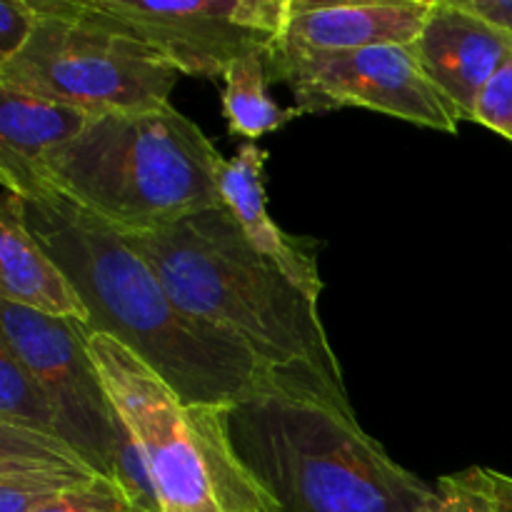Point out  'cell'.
Wrapping results in <instances>:
<instances>
[{"instance_id":"cell-2","label":"cell","mask_w":512,"mask_h":512,"mask_svg":"<svg viewBox=\"0 0 512 512\" xmlns=\"http://www.w3.org/2000/svg\"><path fill=\"white\" fill-rule=\"evenodd\" d=\"M125 238L178 308L248 350L285 393L355 415L318 300L248 243L225 205Z\"/></svg>"},{"instance_id":"cell-3","label":"cell","mask_w":512,"mask_h":512,"mask_svg":"<svg viewBox=\"0 0 512 512\" xmlns=\"http://www.w3.org/2000/svg\"><path fill=\"white\" fill-rule=\"evenodd\" d=\"M223 420L235 458L278 512H420L433 498L355 415L325 403L263 393Z\"/></svg>"},{"instance_id":"cell-11","label":"cell","mask_w":512,"mask_h":512,"mask_svg":"<svg viewBox=\"0 0 512 512\" xmlns=\"http://www.w3.org/2000/svg\"><path fill=\"white\" fill-rule=\"evenodd\" d=\"M433 3L435 0H288V18L273 48L288 53H325L378 45H413Z\"/></svg>"},{"instance_id":"cell-12","label":"cell","mask_w":512,"mask_h":512,"mask_svg":"<svg viewBox=\"0 0 512 512\" xmlns=\"http://www.w3.org/2000/svg\"><path fill=\"white\" fill-rule=\"evenodd\" d=\"M265 160L268 150L258 143H243L233 158H223L218 165V193L220 203L230 210L235 223L240 225L248 243L263 258L278 265L298 288L310 298L320 300L323 280H320L318 260L313 250L305 248L303 240L293 238L278 228L268 210L265 195Z\"/></svg>"},{"instance_id":"cell-18","label":"cell","mask_w":512,"mask_h":512,"mask_svg":"<svg viewBox=\"0 0 512 512\" xmlns=\"http://www.w3.org/2000/svg\"><path fill=\"white\" fill-rule=\"evenodd\" d=\"M493 470L473 465L460 473L445 475L433 488V498L420 512H493Z\"/></svg>"},{"instance_id":"cell-23","label":"cell","mask_w":512,"mask_h":512,"mask_svg":"<svg viewBox=\"0 0 512 512\" xmlns=\"http://www.w3.org/2000/svg\"><path fill=\"white\" fill-rule=\"evenodd\" d=\"M493 493H495L493 512H512V475L493 470Z\"/></svg>"},{"instance_id":"cell-4","label":"cell","mask_w":512,"mask_h":512,"mask_svg":"<svg viewBox=\"0 0 512 512\" xmlns=\"http://www.w3.org/2000/svg\"><path fill=\"white\" fill-rule=\"evenodd\" d=\"M220 160L200 125L168 103L98 115L38 170L75 205L138 235L223 205Z\"/></svg>"},{"instance_id":"cell-19","label":"cell","mask_w":512,"mask_h":512,"mask_svg":"<svg viewBox=\"0 0 512 512\" xmlns=\"http://www.w3.org/2000/svg\"><path fill=\"white\" fill-rule=\"evenodd\" d=\"M35 512H143L130 495L108 475H98L90 483L60 495L53 503Z\"/></svg>"},{"instance_id":"cell-16","label":"cell","mask_w":512,"mask_h":512,"mask_svg":"<svg viewBox=\"0 0 512 512\" xmlns=\"http://www.w3.org/2000/svg\"><path fill=\"white\" fill-rule=\"evenodd\" d=\"M265 55H250L230 65L223 75V113L230 133L255 143L263 135L285 128L290 120L305 115L300 108H280L268 93Z\"/></svg>"},{"instance_id":"cell-7","label":"cell","mask_w":512,"mask_h":512,"mask_svg":"<svg viewBox=\"0 0 512 512\" xmlns=\"http://www.w3.org/2000/svg\"><path fill=\"white\" fill-rule=\"evenodd\" d=\"M265 68L270 83L288 85L295 108L305 115L365 108L443 133H458L463 123L453 103L430 83L410 45L325 53L270 48Z\"/></svg>"},{"instance_id":"cell-5","label":"cell","mask_w":512,"mask_h":512,"mask_svg":"<svg viewBox=\"0 0 512 512\" xmlns=\"http://www.w3.org/2000/svg\"><path fill=\"white\" fill-rule=\"evenodd\" d=\"M98 373L145 455L160 512H278L235 458L225 408H188L125 345L85 335Z\"/></svg>"},{"instance_id":"cell-6","label":"cell","mask_w":512,"mask_h":512,"mask_svg":"<svg viewBox=\"0 0 512 512\" xmlns=\"http://www.w3.org/2000/svg\"><path fill=\"white\" fill-rule=\"evenodd\" d=\"M35 8L38 30L10 63L0 65V85L95 118L170 103L180 73L158 55L85 13L78 0H35Z\"/></svg>"},{"instance_id":"cell-14","label":"cell","mask_w":512,"mask_h":512,"mask_svg":"<svg viewBox=\"0 0 512 512\" xmlns=\"http://www.w3.org/2000/svg\"><path fill=\"white\" fill-rule=\"evenodd\" d=\"M98 475L68 440L0 425V512H35Z\"/></svg>"},{"instance_id":"cell-1","label":"cell","mask_w":512,"mask_h":512,"mask_svg":"<svg viewBox=\"0 0 512 512\" xmlns=\"http://www.w3.org/2000/svg\"><path fill=\"white\" fill-rule=\"evenodd\" d=\"M0 183L20 195L28 228L83 298L90 313L85 335L118 340L188 408H230L285 393L248 350L178 308L120 230L58 193L38 168L0 158Z\"/></svg>"},{"instance_id":"cell-17","label":"cell","mask_w":512,"mask_h":512,"mask_svg":"<svg viewBox=\"0 0 512 512\" xmlns=\"http://www.w3.org/2000/svg\"><path fill=\"white\" fill-rule=\"evenodd\" d=\"M0 425H20L63 438L55 410L45 398L43 388L3 338H0Z\"/></svg>"},{"instance_id":"cell-9","label":"cell","mask_w":512,"mask_h":512,"mask_svg":"<svg viewBox=\"0 0 512 512\" xmlns=\"http://www.w3.org/2000/svg\"><path fill=\"white\" fill-rule=\"evenodd\" d=\"M0 328V338L23 360L53 405L63 440L110 478L130 430L100 378L83 328L10 303H0Z\"/></svg>"},{"instance_id":"cell-22","label":"cell","mask_w":512,"mask_h":512,"mask_svg":"<svg viewBox=\"0 0 512 512\" xmlns=\"http://www.w3.org/2000/svg\"><path fill=\"white\" fill-rule=\"evenodd\" d=\"M468 10L512 35V0H463Z\"/></svg>"},{"instance_id":"cell-8","label":"cell","mask_w":512,"mask_h":512,"mask_svg":"<svg viewBox=\"0 0 512 512\" xmlns=\"http://www.w3.org/2000/svg\"><path fill=\"white\" fill-rule=\"evenodd\" d=\"M80 8L158 55L180 75L223 78L250 55L270 53L288 18V0H78Z\"/></svg>"},{"instance_id":"cell-15","label":"cell","mask_w":512,"mask_h":512,"mask_svg":"<svg viewBox=\"0 0 512 512\" xmlns=\"http://www.w3.org/2000/svg\"><path fill=\"white\" fill-rule=\"evenodd\" d=\"M95 115L0 85V158L43 165L73 143Z\"/></svg>"},{"instance_id":"cell-10","label":"cell","mask_w":512,"mask_h":512,"mask_svg":"<svg viewBox=\"0 0 512 512\" xmlns=\"http://www.w3.org/2000/svg\"><path fill=\"white\" fill-rule=\"evenodd\" d=\"M410 50L460 118L473 123L480 93L510 60L512 35L465 8L463 0H435Z\"/></svg>"},{"instance_id":"cell-20","label":"cell","mask_w":512,"mask_h":512,"mask_svg":"<svg viewBox=\"0 0 512 512\" xmlns=\"http://www.w3.org/2000/svg\"><path fill=\"white\" fill-rule=\"evenodd\" d=\"M473 123L495 130L512 143V55L480 93Z\"/></svg>"},{"instance_id":"cell-13","label":"cell","mask_w":512,"mask_h":512,"mask_svg":"<svg viewBox=\"0 0 512 512\" xmlns=\"http://www.w3.org/2000/svg\"><path fill=\"white\" fill-rule=\"evenodd\" d=\"M0 303L70 320L83 330L90 325L83 298L28 228L23 200L8 188L0 203Z\"/></svg>"},{"instance_id":"cell-21","label":"cell","mask_w":512,"mask_h":512,"mask_svg":"<svg viewBox=\"0 0 512 512\" xmlns=\"http://www.w3.org/2000/svg\"><path fill=\"white\" fill-rule=\"evenodd\" d=\"M40 23V13L35 0H3L0 3V65L10 63L30 38Z\"/></svg>"}]
</instances>
